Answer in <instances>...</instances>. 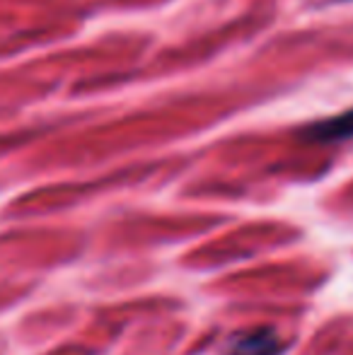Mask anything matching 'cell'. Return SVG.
I'll return each instance as SVG.
<instances>
[{"mask_svg":"<svg viewBox=\"0 0 353 355\" xmlns=\"http://www.w3.org/2000/svg\"><path fill=\"white\" fill-rule=\"evenodd\" d=\"M283 351H286V343L276 329L257 327L232 334L227 338L225 355H281Z\"/></svg>","mask_w":353,"mask_h":355,"instance_id":"6da1fadb","label":"cell"},{"mask_svg":"<svg viewBox=\"0 0 353 355\" xmlns=\"http://www.w3.org/2000/svg\"><path fill=\"white\" fill-rule=\"evenodd\" d=\"M305 138L317 143H341L353 138V109L349 112H341L332 119H325V121L312 123L305 131Z\"/></svg>","mask_w":353,"mask_h":355,"instance_id":"7a4b0ae2","label":"cell"}]
</instances>
